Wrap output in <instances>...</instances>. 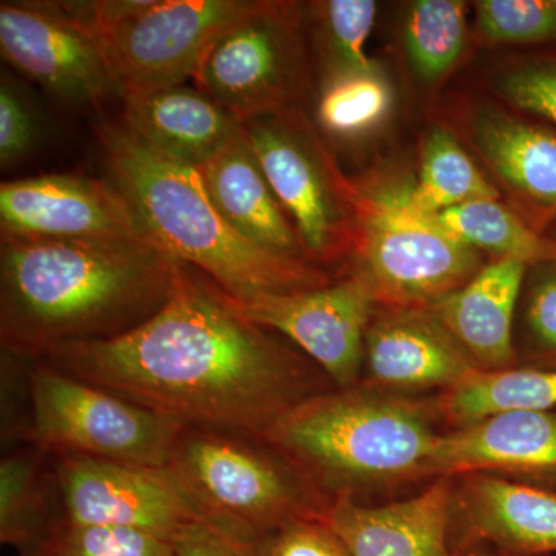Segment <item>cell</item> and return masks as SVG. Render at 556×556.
I'll use <instances>...</instances> for the list:
<instances>
[{"label":"cell","mask_w":556,"mask_h":556,"mask_svg":"<svg viewBox=\"0 0 556 556\" xmlns=\"http://www.w3.org/2000/svg\"><path fill=\"white\" fill-rule=\"evenodd\" d=\"M39 361L186 427L258 438L300 402L336 388L299 348L188 265L144 324L112 339L62 343Z\"/></svg>","instance_id":"6da1fadb"},{"label":"cell","mask_w":556,"mask_h":556,"mask_svg":"<svg viewBox=\"0 0 556 556\" xmlns=\"http://www.w3.org/2000/svg\"><path fill=\"white\" fill-rule=\"evenodd\" d=\"M182 265L149 240L2 239L3 354L39 361L62 343L126 334L163 308Z\"/></svg>","instance_id":"7a4b0ae2"},{"label":"cell","mask_w":556,"mask_h":556,"mask_svg":"<svg viewBox=\"0 0 556 556\" xmlns=\"http://www.w3.org/2000/svg\"><path fill=\"white\" fill-rule=\"evenodd\" d=\"M447 431L437 396H404L357 383L300 402L263 434L329 501L383 504L437 481Z\"/></svg>","instance_id":"3957f363"},{"label":"cell","mask_w":556,"mask_h":556,"mask_svg":"<svg viewBox=\"0 0 556 556\" xmlns=\"http://www.w3.org/2000/svg\"><path fill=\"white\" fill-rule=\"evenodd\" d=\"M98 139L109 179L148 239L199 269L237 303L334 281L328 270L278 255L237 232L208 195L200 169L150 149L123 121L101 124Z\"/></svg>","instance_id":"277c9868"},{"label":"cell","mask_w":556,"mask_h":556,"mask_svg":"<svg viewBox=\"0 0 556 556\" xmlns=\"http://www.w3.org/2000/svg\"><path fill=\"white\" fill-rule=\"evenodd\" d=\"M201 521L263 544L299 519L324 518L331 501L283 453L258 437L186 427L169 466Z\"/></svg>","instance_id":"5b68a950"},{"label":"cell","mask_w":556,"mask_h":556,"mask_svg":"<svg viewBox=\"0 0 556 556\" xmlns=\"http://www.w3.org/2000/svg\"><path fill=\"white\" fill-rule=\"evenodd\" d=\"M254 0H62L61 9L101 46L129 94L185 86L212 43Z\"/></svg>","instance_id":"8992f818"},{"label":"cell","mask_w":556,"mask_h":556,"mask_svg":"<svg viewBox=\"0 0 556 556\" xmlns=\"http://www.w3.org/2000/svg\"><path fill=\"white\" fill-rule=\"evenodd\" d=\"M356 266L380 306L430 308L463 288L485 265L481 252L434 215L409 206L407 190L369 192L354 185Z\"/></svg>","instance_id":"52a82bcc"},{"label":"cell","mask_w":556,"mask_h":556,"mask_svg":"<svg viewBox=\"0 0 556 556\" xmlns=\"http://www.w3.org/2000/svg\"><path fill=\"white\" fill-rule=\"evenodd\" d=\"M30 426L25 439L51 455H79L163 468L185 424L31 361L27 371Z\"/></svg>","instance_id":"ba28073f"},{"label":"cell","mask_w":556,"mask_h":556,"mask_svg":"<svg viewBox=\"0 0 556 556\" xmlns=\"http://www.w3.org/2000/svg\"><path fill=\"white\" fill-rule=\"evenodd\" d=\"M241 126L309 262L327 270L353 254L354 182L343 177L302 110L266 113Z\"/></svg>","instance_id":"9c48e42d"},{"label":"cell","mask_w":556,"mask_h":556,"mask_svg":"<svg viewBox=\"0 0 556 556\" xmlns=\"http://www.w3.org/2000/svg\"><path fill=\"white\" fill-rule=\"evenodd\" d=\"M305 7L254 0L208 49L197 89L240 123L298 108L306 84Z\"/></svg>","instance_id":"30bf717a"},{"label":"cell","mask_w":556,"mask_h":556,"mask_svg":"<svg viewBox=\"0 0 556 556\" xmlns=\"http://www.w3.org/2000/svg\"><path fill=\"white\" fill-rule=\"evenodd\" d=\"M53 457L51 475L64 521L123 527L172 543L182 526L201 519L167 467L131 466L67 453Z\"/></svg>","instance_id":"8fae6325"},{"label":"cell","mask_w":556,"mask_h":556,"mask_svg":"<svg viewBox=\"0 0 556 556\" xmlns=\"http://www.w3.org/2000/svg\"><path fill=\"white\" fill-rule=\"evenodd\" d=\"M0 51L11 67L70 108L121 98L98 40L54 0H3Z\"/></svg>","instance_id":"7c38bea8"},{"label":"cell","mask_w":556,"mask_h":556,"mask_svg":"<svg viewBox=\"0 0 556 556\" xmlns=\"http://www.w3.org/2000/svg\"><path fill=\"white\" fill-rule=\"evenodd\" d=\"M237 306L260 327L299 348L336 387L361 382L365 338L378 309L361 278L350 274L327 287L263 294Z\"/></svg>","instance_id":"4fadbf2b"},{"label":"cell","mask_w":556,"mask_h":556,"mask_svg":"<svg viewBox=\"0 0 556 556\" xmlns=\"http://www.w3.org/2000/svg\"><path fill=\"white\" fill-rule=\"evenodd\" d=\"M0 232L14 240H149L110 179L67 174L3 181Z\"/></svg>","instance_id":"5bb4252c"},{"label":"cell","mask_w":556,"mask_h":556,"mask_svg":"<svg viewBox=\"0 0 556 556\" xmlns=\"http://www.w3.org/2000/svg\"><path fill=\"white\" fill-rule=\"evenodd\" d=\"M478 371L433 309L378 305L358 383L404 396H438Z\"/></svg>","instance_id":"9a60e30c"},{"label":"cell","mask_w":556,"mask_h":556,"mask_svg":"<svg viewBox=\"0 0 556 556\" xmlns=\"http://www.w3.org/2000/svg\"><path fill=\"white\" fill-rule=\"evenodd\" d=\"M452 484L453 540L460 554H555L554 490L479 471L455 475Z\"/></svg>","instance_id":"2e32d148"},{"label":"cell","mask_w":556,"mask_h":556,"mask_svg":"<svg viewBox=\"0 0 556 556\" xmlns=\"http://www.w3.org/2000/svg\"><path fill=\"white\" fill-rule=\"evenodd\" d=\"M471 146L503 185L514 211L556 240V129L543 121L482 104L468 119Z\"/></svg>","instance_id":"e0dca14e"},{"label":"cell","mask_w":556,"mask_h":556,"mask_svg":"<svg viewBox=\"0 0 556 556\" xmlns=\"http://www.w3.org/2000/svg\"><path fill=\"white\" fill-rule=\"evenodd\" d=\"M470 471L556 492V409L497 413L444 431L434 453V475Z\"/></svg>","instance_id":"ac0fdd59"},{"label":"cell","mask_w":556,"mask_h":556,"mask_svg":"<svg viewBox=\"0 0 556 556\" xmlns=\"http://www.w3.org/2000/svg\"><path fill=\"white\" fill-rule=\"evenodd\" d=\"M452 477L383 504L332 501L325 519L353 556H464L452 527Z\"/></svg>","instance_id":"d6986e66"},{"label":"cell","mask_w":556,"mask_h":556,"mask_svg":"<svg viewBox=\"0 0 556 556\" xmlns=\"http://www.w3.org/2000/svg\"><path fill=\"white\" fill-rule=\"evenodd\" d=\"M527 269L515 260H490L463 288L430 306L479 371L517 367L515 320Z\"/></svg>","instance_id":"ffe728a7"},{"label":"cell","mask_w":556,"mask_h":556,"mask_svg":"<svg viewBox=\"0 0 556 556\" xmlns=\"http://www.w3.org/2000/svg\"><path fill=\"white\" fill-rule=\"evenodd\" d=\"M200 172L215 206L237 232L278 255L311 263L243 126L233 131Z\"/></svg>","instance_id":"44dd1931"},{"label":"cell","mask_w":556,"mask_h":556,"mask_svg":"<svg viewBox=\"0 0 556 556\" xmlns=\"http://www.w3.org/2000/svg\"><path fill=\"white\" fill-rule=\"evenodd\" d=\"M123 123L150 149L200 169L241 123L199 89H170L123 98Z\"/></svg>","instance_id":"7402d4cb"},{"label":"cell","mask_w":556,"mask_h":556,"mask_svg":"<svg viewBox=\"0 0 556 556\" xmlns=\"http://www.w3.org/2000/svg\"><path fill=\"white\" fill-rule=\"evenodd\" d=\"M437 402L447 430L470 426L497 413L556 409V368L478 371L447 393L438 394Z\"/></svg>","instance_id":"603a6c76"},{"label":"cell","mask_w":556,"mask_h":556,"mask_svg":"<svg viewBox=\"0 0 556 556\" xmlns=\"http://www.w3.org/2000/svg\"><path fill=\"white\" fill-rule=\"evenodd\" d=\"M478 200H500V192L445 127H433L420 142L419 174L407 190L409 206L420 214L441 215Z\"/></svg>","instance_id":"cb8c5ba5"},{"label":"cell","mask_w":556,"mask_h":556,"mask_svg":"<svg viewBox=\"0 0 556 556\" xmlns=\"http://www.w3.org/2000/svg\"><path fill=\"white\" fill-rule=\"evenodd\" d=\"M452 232L492 260L527 266L556 262V240L533 229L514 207L500 200H478L437 215Z\"/></svg>","instance_id":"d4e9b609"},{"label":"cell","mask_w":556,"mask_h":556,"mask_svg":"<svg viewBox=\"0 0 556 556\" xmlns=\"http://www.w3.org/2000/svg\"><path fill=\"white\" fill-rule=\"evenodd\" d=\"M39 445L11 453L0 464V540L21 554L38 546L51 527L47 521L43 459Z\"/></svg>","instance_id":"484cf974"},{"label":"cell","mask_w":556,"mask_h":556,"mask_svg":"<svg viewBox=\"0 0 556 556\" xmlns=\"http://www.w3.org/2000/svg\"><path fill=\"white\" fill-rule=\"evenodd\" d=\"M468 40L467 5L460 0H417L404 22L409 64L426 84L439 83L456 67Z\"/></svg>","instance_id":"4316f807"},{"label":"cell","mask_w":556,"mask_h":556,"mask_svg":"<svg viewBox=\"0 0 556 556\" xmlns=\"http://www.w3.org/2000/svg\"><path fill=\"white\" fill-rule=\"evenodd\" d=\"M309 5L308 20L320 61L321 80L343 73L378 70L367 51L378 3L372 0H324Z\"/></svg>","instance_id":"83f0119b"},{"label":"cell","mask_w":556,"mask_h":556,"mask_svg":"<svg viewBox=\"0 0 556 556\" xmlns=\"http://www.w3.org/2000/svg\"><path fill=\"white\" fill-rule=\"evenodd\" d=\"M393 105V91L379 70L343 73L321 80L316 124L329 138L353 141L378 129Z\"/></svg>","instance_id":"f1b7e54d"},{"label":"cell","mask_w":556,"mask_h":556,"mask_svg":"<svg viewBox=\"0 0 556 556\" xmlns=\"http://www.w3.org/2000/svg\"><path fill=\"white\" fill-rule=\"evenodd\" d=\"M517 367L556 368V262L529 266L515 320Z\"/></svg>","instance_id":"f546056e"},{"label":"cell","mask_w":556,"mask_h":556,"mask_svg":"<svg viewBox=\"0 0 556 556\" xmlns=\"http://www.w3.org/2000/svg\"><path fill=\"white\" fill-rule=\"evenodd\" d=\"M20 556H174V547L138 530L60 519L38 546Z\"/></svg>","instance_id":"4dcf8cb0"},{"label":"cell","mask_w":556,"mask_h":556,"mask_svg":"<svg viewBox=\"0 0 556 556\" xmlns=\"http://www.w3.org/2000/svg\"><path fill=\"white\" fill-rule=\"evenodd\" d=\"M475 9L486 42L556 50V0H481Z\"/></svg>","instance_id":"1f68e13d"},{"label":"cell","mask_w":556,"mask_h":556,"mask_svg":"<svg viewBox=\"0 0 556 556\" xmlns=\"http://www.w3.org/2000/svg\"><path fill=\"white\" fill-rule=\"evenodd\" d=\"M501 100L556 129V50L530 51L497 76Z\"/></svg>","instance_id":"d6a6232c"},{"label":"cell","mask_w":556,"mask_h":556,"mask_svg":"<svg viewBox=\"0 0 556 556\" xmlns=\"http://www.w3.org/2000/svg\"><path fill=\"white\" fill-rule=\"evenodd\" d=\"M40 138L38 110L7 72L0 80V166L10 169L27 159Z\"/></svg>","instance_id":"836d02e7"},{"label":"cell","mask_w":556,"mask_h":556,"mask_svg":"<svg viewBox=\"0 0 556 556\" xmlns=\"http://www.w3.org/2000/svg\"><path fill=\"white\" fill-rule=\"evenodd\" d=\"M265 556H353L327 519L289 522L263 543Z\"/></svg>","instance_id":"e575fe53"},{"label":"cell","mask_w":556,"mask_h":556,"mask_svg":"<svg viewBox=\"0 0 556 556\" xmlns=\"http://www.w3.org/2000/svg\"><path fill=\"white\" fill-rule=\"evenodd\" d=\"M172 547L174 556H265L263 544L240 540L201 519L182 526Z\"/></svg>","instance_id":"d590c367"},{"label":"cell","mask_w":556,"mask_h":556,"mask_svg":"<svg viewBox=\"0 0 556 556\" xmlns=\"http://www.w3.org/2000/svg\"><path fill=\"white\" fill-rule=\"evenodd\" d=\"M464 556H508V555H497V554H492V552H486V551H473V552H468V554H466ZM533 556H554V555H533Z\"/></svg>","instance_id":"8d00e7d4"}]
</instances>
